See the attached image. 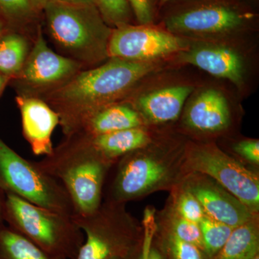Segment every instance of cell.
Listing matches in <instances>:
<instances>
[{
  "mask_svg": "<svg viewBox=\"0 0 259 259\" xmlns=\"http://www.w3.org/2000/svg\"><path fill=\"white\" fill-rule=\"evenodd\" d=\"M138 25H154L157 23L158 0H127Z\"/></svg>",
  "mask_w": 259,
  "mask_h": 259,
  "instance_id": "obj_29",
  "label": "cell"
},
{
  "mask_svg": "<svg viewBox=\"0 0 259 259\" xmlns=\"http://www.w3.org/2000/svg\"><path fill=\"white\" fill-rule=\"evenodd\" d=\"M169 192L168 201L175 210L182 217L199 224L205 214L193 194L184 189L180 184L175 186Z\"/></svg>",
  "mask_w": 259,
  "mask_h": 259,
  "instance_id": "obj_25",
  "label": "cell"
},
{
  "mask_svg": "<svg viewBox=\"0 0 259 259\" xmlns=\"http://www.w3.org/2000/svg\"><path fill=\"white\" fill-rule=\"evenodd\" d=\"M230 144V150L241 160L249 163L252 166L258 168L259 140L243 138L237 139L236 136L225 139Z\"/></svg>",
  "mask_w": 259,
  "mask_h": 259,
  "instance_id": "obj_28",
  "label": "cell"
},
{
  "mask_svg": "<svg viewBox=\"0 0 259 259\" xmlns=\"http://www.w3.org/2000/svg\"><path fill=\"white\" fill-rule=\"evenodd\" d=\"M42 11L51 38L67 57L90 68L109 59L112 28L96 5L49 0Z\"/></svg>",
  "mask_w": 259,
  "mask_h": 259,
  "instance_id": "obj_6",
  "label": "cell"
},
{
  "mask_svg": "<svg viewBox=\"0 0 259 259\" xmlns=\"http://www.w3.org/2000/svg\"><path fill=\"white\" fill-rule=\"evenodd\" d=\"M242 101L231 84L207 76L186 102L174 129L192 141L236 136L245 115Z\"/></svg>",
  "mask_w": 259,
  "mask_h": 259,
  "instance_id": "obj_7",
  "label": "cell"
},
{
  "mask_svg": "<svg viewBox=\"0 0 259 259\" xmlns=\"http://www.w3.org/2000/svg\"><path fill=\"white\" fill-rule=\"evenodd\" d=\"M173 62L190 66L231 84L242 100L259 82V36L218 40H190Z\"/></svg>",
  "mask_w": 259,
  "mask_h": 259,
  "instance_id": "obj_5",
  "label": "cell"
},
{
  "mask_svg": "<svg viewBox=\"0 0 259 259\" xmlns=\"http://www.w3.org/2000/svg\"><path fill=\"white\" fill-rule=\"evenodd\" d=\"M156 222L158 226L173 233L182 241L192 243L204 252L203 240L199 224L182 217L168 200L164 208L159 212H156Z\"/></svg>",
  "mask_w": 259,
  "mask_h": 259,
  "instance_id": "obj_21",
  "label": "cell"
},
{
  "mask_svg": "<svg viewBox=\"0 0 259 259\" xmlns=\"http://www.w3.org/2000/svg\"><path fill=\"white\" fill-rule=\"evenodd\" d=\"M35 163L62 184L72 200L76 217L89 215L99 208L105 180L113 166L82 134L65 137L51 154Z\"/></svg>",
  "mask_w": 259,
  "mask_h": 259,
  "instance_id": "obj_4",
  "label": "cell"
},
{
  "mask_svg": "<svg viewBox=\"0 0 259 259\" xmlns=\"http://www.w3.org/2000/svg\"><path fill=\"white\" fill-rule=\"evenodd\" d=\"M30 51L27 35L13 30L5 31L0 37V73L15 79L23 69Z\"/></svg>",
  "mask_w": 259,
  "mask_h": 259,
  "instance_id": "obj_20",
  "label": "cell"
},
{
  "mask_svg": "<svg viewBox=\"0 0 259 259\" xmlns=\"http://www.w3.org/2000/svg\"><path fill=\"white\" fill-rule=\"evenodd\" d=\"M110 259H123V258H110Z\"/></svg>",
  "mask_w": 259,
  "mask_h": 259,
  "instance_id": "obj_38",
  "label": "cell"
},
{
  "mask_svg": "<svg viewBox=\"0 0 259 259\" xmlns=\"http://www.w3.org/2000/svg\"><path fill=\"white\" fill-rule=\"evenodd\" d=\"M175 1V0H158V10L161 9L163 6H165L168 3H171V2Z\"/></svg>",
  "mask_w": 259,
  "mask_h": 259,
  "instance_id": "obj_35",
  "label": "cell"
},
{
  "mask_svg": "<svg viewBox=\"0 0 259 259\" xmlns=\"http://www.w3.org/2000/svg\"><path fill=\"white\" fill-rule=\"evenodd\" d=\"M144 126L116 131L110 134L88 136L97 152L105 160L115 164L120 158L135 150L147 146L163 130Z\"/></svg>",
  "mask_w": 259,
  "mask_h": 259,
  "instance_id": "obj_17",
  "label": "cell"
},
{
  "mask_svg": "<svg viewBox=\"0 0 259 259\" xmlns=\"http://www.w3.org/2000/svg\"><path fill=\"white\" fill-rule=\"evenodd\" d=\"M187 46L188 40L174 35L157 24H127L112 28L108 54L109 58L137 62H173L175 56Z\"/></svg>",
  "mask_w": 259,
  "mask_h": 259,
  "instance_id": "obj_13",
  "label": "cell"
},
{
  "mask_svg": "<svg viewBox=\"0 0 259 259\" xmlns=\"http://www.w3.org/2000/svg\"><path fill=\"white\" fill-rule=\"evenodd\" d=\"M157 25L190 40L259 36V5L248 0H175L158 13Z\"/></svg>",
  "mask_w": 259,
  "mask_h": 259,
  "instance_id": "obj_3",
  "label": "cell"
},
{
  "mask_svg": "<svg viewBox=\"0 0 259 259\" xmlns=\"http://www.w3.org/2000/svg\"><path fill=\"white\" fill-rule=\"evenodd\" d=\"M147 126L128 102L121 101L102 107L83 121L76 134L94 136Z\"/></svg>",
  "mask_w": 259,
  "mask_h": 259,
  "instance_id": "obj_18",
  "label": "cell"
},
{
  "mask_svg": "<svg viewBox=\"0 0 259 259\" xmlns=\"http://www.w3.org/2000/svg\"><path fill=\"white\" fill-rule=\"evenodd\" d=\"M180 184L197 198L206 215L233 228L241 226L258 214L252 212L229 191L204 174H187Z\"/></svg>",
  "mask_w": 259,
  "mask_h": 259,
  "instance_id": "obj_15",
  "label": "cell"
},
{
  "mask_svg": "<svg viewBox=\"0 0 259 259\" xmlns=\"http://www.w3.org/2000/svg\"><path fill=\"white\" fill-rule=\"evenodd\" d=\"M82 68L74 59L54 52L47 45L38 27L23 69L12 80L20 86V95L37 96L64 83Z\"/></svg>",
  "mask_w": 259,
  "mask_h": 259,
  "instance_id": "obj_14",
  "label": "cell"
},
{
  "mask_svg": "<svg viewBox=\"0 0 259 259\" xmlns=\"http://www.w3.org/2000/svg\"><path fill=\"white\" fill-rule=\"evenodd\" d=\"M8 30H9V29H8V26H7L6 24H5L4 21L0 18V37H1V35Z\"/></svg>",
  "mask_w": 259,
  "mask_h": 259,
  "instance_id": "obj_34",
  "label": "cell"
},
{
  "mask_svg": "<svg viewBox=\"0 0 259 259\" xmlns=\"http://www.w3.org/2000/svg\"><path fill=\"white\" fill-rule=\"evenodd\" d=\"M38 13L29 0H0V18L9 30L25 34Z\"/></svg>",
  "mask_w": 259,
  "mask_h": 259,
  "instance_id": "obj_23",
  "label": "cell"
},
{
  "mask_svg": "<svg viewBox=\"0 0 259 259\" xmlns=\"http://www.w3.org/2000/svg\"><path fill=\"white\" fill-rule=\"evenodd\" d=\"M29 1L31 3L32 7L35 8V10L38 13H40L44 10L49 0H29Z\"/></svg>",
  "mask_w": 259,
  "mask_h": 259,
  "instance_id": "obj_31",
  "label": "cell"
},
{
  "mask_svg": "<svg viewBox=\"0 0 259 259\" xmlns=\"http://www.w3.org/2000/svg\"><path fill=\"white\" fill-rule=\"evenodd\" d=\"M190 66L171 65L144 78L123 101L128 102L145 123L174 128L186 102L207 75Z\"/></svg>",
  "mask_w": 259,
  "mask_h": 259,
  "instance_id": "obj_8",
  "label": "cell"
},
{
  "mask_svg": "<svg viewBox=\"0 0 259 259\" xmlns=\"http://www.w3.org/2000/svg\"><path fill=\"white\" fill-rule=\"evenodd\" d=\"M0 189L39 207L76 217L67 191L60 182L22 157L0 139Z\"/></svg>",
  "mask_w": 259,
  "mask_h": 259,
  "instance_id": "obj_10",
  "label": "cell"
},
{
  "mask_svg": "<svg viewBox=\"0 0 259 259\" xmlns=\"http://www.w3.org/2000/svg\"><path fill=\"white\" fill-rule=\"evenodd\" d=\"M248 1L253 3V4L259 5V0H248Z\"/></svg>",
  "mask_w": 259,
  "mask_h": 259,
  "instance_id": "obj_36",
  "label": "cell"
},
{
  "mask_svg": "<svg viewBox=\"0 0 259 259\" xmlns=\"http://www.w3.org/2000/svg\"><path fill=\"white\" fill-rule=\"evenodd\" d=\"M187 139L174 128L163 130L152 142L120 158L104 186L103 199L118 203L142 199L159 191L170 192L184 177Z\"/></svg>",
  "mask_w": 259,
  "mask_h": 259,
  "instance_id": "obj_2",
  "label": "cell"
},
{
  "mask_svg": "<svg viewBox=\"0 0 259 259\" xmlns=\"http://www.w3.org/2000/svg\"><path fill=\"white\" fill-rule=\"evenodd\" d=\"M253 259H259V255H257L256 256H255V258Z\"/></svg>",
  "mask_w": 259,
  "mask_h": 259,
  "instance_id": "obj_37",
  "label": "cell"
},
{
  "mask_svg": "<svg viewBox=\"0 0 259 259\" xmlns=\"http://www.w3.org/2000/svg\"><path fill=\"white\" fill-rule=\"evenodd\" d=\"M162 231L163 243L166 247L167 253L171 259H204V253L200 248L192 243L181 240L178 237L158 226Z\"/></svg>",
  "mask_w": 259,
  "mask_h": 259,
  "instance_id": "obj_27",
  "label": "cell"
},
{
  "mask_svg": "<svg viewBox=\"0 0 259 259\" xmlns=\"http://www.w3.org/2000/svg\"><path fill=\"white\" fill-rule=\"evenodd\" d=\"M171 65L176 64L168 61L137 62L109 58L100 66L81 70L59 86L42 93L41 99L57 112L59 125L67 137L76 134L93 112L123 101L146 76Z\"/></svg>",
  "mask_w": 259,
  "mask_h": 259,
  "instance_id": "obj_1",
  "label": "cell"
},
{
  "mask_svg": "<svg viewBox=\"0 0 259 259\" xmlns=\"http://www.w3.org/2000/svg\"><path fill=\"white\" fill-rule=\"evenodd\" d=\"M95 5L105 23L112 28L136 24L127 0H95Z\"/></svg>",
  "mask_w": 259,
  "mask_h": 259,
  "instance_id": "obj_26",
  "label": "cell"
},
{
  "mask_svg": "<svg viewBox=\"0 0 259 259\" xmlns=\"http://www.w3.org/2000/svg\"><path fill=\"white\" fill-rule=\"evenodd\" d=\"M59 1L71 3V4L95 5V0H59Z\"/></svg>",
  "mask_w": 259,
  "mask_h": 259,
  "instance_id": "obj_32",
  "label": "cell"
},
{
  "mask_svg": "<svg viewBox=\"0 0 259 259\" xmlns=\"http://www.w3.org/2000/svg\"><path fill=\"white\" fill-rule=\"evenodd\" d=\"M184 175L199 172L211 177L241 201L254 214L259 211L258 174L228 154L214 141L187 139Z\"/></svg>",
  "mask_w": 259,
  "mask_h": 259,
  "instance_id": "obj_12",
  "label": "cell"
},
{
  "mask_svg": "<svg viewBox=\"0 0 259 259\" xmlns=\"http://www.w3.org/2000/svg\"><path fill=\"white\" fill-rule=\"evenodd\" d=\"M15 101L21 115L24 138L32 153L36 156L51 154L53 133L60 122L57 112L38 97L18 94Z\"/></svg>",
  "mask_w": 259,
  "mask_h": 259,
  "instance_id": "obj_16",
  "label": "cell"
},
{
  "mask_svg": "<svg viewBox=\"0 0 259 259\" xmlns=\"http://www.w3.org/2000/svg\"><path fill=\"white\" fill-rule=\"evenodd\" d=\"M0 259H59L48 254L18 232L0 228Z\"/></svg>",
  "mask_w": 259,
  "mask_h": 259,
  "instance_id": "obj_22",
  "label": "cell"
},
{
  "mask_svg": "<svg viewBox=\"0 0 259 259\" xmlns=\"http://www.w3.org/2000/svg\"><path fill=\"white\" fill-rule=\"evenodd\" d=\"M10 81H11V79L10 77L5 76V75L2 74L0 73V95L3 93L5 87H6V85L8 84Z\"/></svg>",
  "mask_w": 259,
  "mask_h": 259,
  "instance_id": "obj_33",
  "label": "cell"
},
{
  "mask_svg": "<svg viewBox=\"0 0 259 259\" xmlns=\"http://www.w3.org/2000/svg\"><path fill=\"white\" fill-rule=\"evenodd\" d=\"M5 194L0 189V228L4 226V205Z\"/></svg>",
  "mask_w": 259,
  "mask_h": 259,
  "instance_id": "obj_30",
  "label": "cell"
},
{
  "mask_svg": "<svg viewBox=\"0 0 259 259\" xmlns=\"http://www.w3.org/2000/svg\"><path fill=\"white\" fill-rule=\"evenodd\" d=\"M203 240L204 252L213 258L226 244L235 228L204 214L199 223Z\"/></svg>",
  "mask_w": 259,
  "mask_h": 259,
  "instance_id": "obj_24",
  "label": "cell"
},
{
  "mask_svg": "<svg viewBox=\"0 0 259 259\" xmlns=\"http://www.w3.org/2000/svg\"><path fill=\"white\" fill-rule=\"evenodd\" d=\"M4 221L48 254L76 259L84 238L74 218L5 194Z\"/></svg>",
  "mask_w": 259,
  "mask_h": 259,
  "instance_id": "obj_9",
  "label": "cell"
},
{
  "mask_svg": "<svg viewBox=\"0 0 259 259\" xmlns=\"http://www.w3.org/2000/svg\"><path fill=\"white\" fill-rule=\"evenodd\" d=\"M84 234L76 259H125L143 226L125 208V204L102 199L95 212L74 218Z\"/></svg>",
  "mask_w": 259,
  "mask_h": 259,
  "instance_id": "obj_11",
  "label": "cell"
},
{
  "mask_svg": "<svg viewBox=\"0 0 259 259\" xmlns=\"http://www.w3.org/2000/svg\"><path fill=\"white\" fill-rule=\"evenodd\" d=\"M258 214L232 232L226 244L212 259H253L258 255Z\"/></svg>",
  "mask_w": 259,
  "mask_h": 259,
  "instance_id": "obj_19",
  "label": "cell"
}]
</instances>
